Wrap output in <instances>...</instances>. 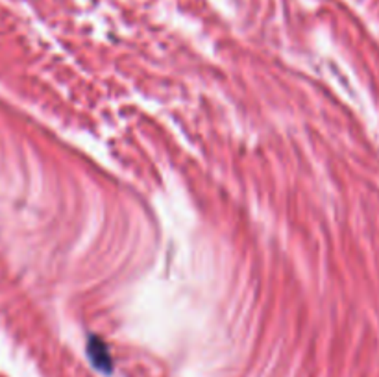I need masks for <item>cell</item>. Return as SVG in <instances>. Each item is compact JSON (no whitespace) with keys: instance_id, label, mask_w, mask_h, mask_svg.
<instances>
[{"instance_id":"1","label":"cell","mask_w":379,"mask_h":377,"mask_svg":"<svg viewBox=\"0 0 379 377\" xmlns=\"http://www.w3.org/2000/svg\"><path fill=\"white\" fill-rule=\"evenodd\" d=\"M87 353H89L91 361L95 364L98 370L102 372H111V357L110 352H108V347L102 340L98 338H91L89 346H87Z\"/></svg>"}]
</instances>
